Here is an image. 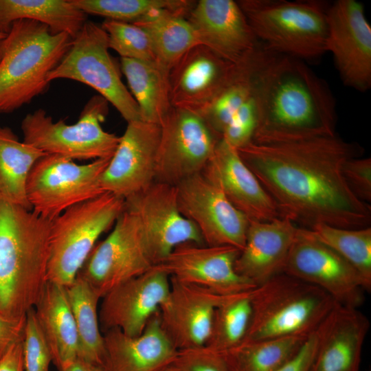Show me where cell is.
<instances>
[{
	"instance_id": "6da1fadb",
	"label": "cell",
	"mask_w": 371,
	"mask_h": 371,
	"mask_svg": "<svg viewBox=\"0 0 371 371\" xmlns=\"http://www.w3.org/2000/svg\"><path fill=\"white\" fill-rule=\"evenodd\" d=\"M237 151L283 216L304 228L368 227L371 207L348 186L344 164L359 146L335 134L252 139Z\"/></svg>"
},
{
	"instance_id": "7a4b0ae2",
	"label": "cell",
	"mask_w": 371,
	"mask_h": 371,
	"mask_svg": "<svg viewBox=\"0 0 371 371\" xmlns=\"http://www.w3.org/2000/svg\"><path fill=\"white\" fill-rule=\"evenodd\" d=\"M254 95L253 137L335 134V101L326 82L303 60L276 54L260 72Z\"/></svg>"
},
{
	"instance_id": "3957f363",
	"label": "cell",
	"mask_w": 371,
	"mask_h": 371,
	"mask_svg": "<svg viewBox=\"0 0 371 371\" xmlns=\"http://www.w3.org/2000/svg\"><path fill=\"white\" fill-rule=\"evenodd\" d=\"M51 221L0 199V314L26 317L47 282Z\"/></svg>"
},
{
	"instance_id": "277c9868",
	"label": "cell",
	"mask_w": 371,
	"mask_h": 371,
	"mask_svg": "<svg viewBox=\"0 0 371 371\" xmlns=\"http://www.w3.org/2000/svg\"><path fill=\"white\" fill-rule=\"evenodd\" d=\"M72 41L69 34H54L38 21H14L0 43V113L18 109L45 93L49 74Z\"/></svg>"
},
{
	"instance_id": "5b68a950",
	"label": "cell",
	"mask_w": 371,
	"mask_h": 371,
	"mask_svg": "<svg viewBox=\"0 0 371 371\" xmlns=\"http://www.w3.org/2000/svg\"><path fill=\"white\" fill-rule=\"evenodd\" d=\"M249 297L251 319L244 341L308 337L336 303L319 288L284 273L257 285Z\"/></svg>"
},
{
	"instance_id": "8992f818",
	"label": "cell",
	"mask_w": 371,
	"mask_h": 371,
	"mask_svg": "<svg viewBox=\"0 0 371 371\" xmlns=\"http://www.w3.org/2000/svg\"><path fill=\"white\" fill-rule=\"evenodd\" d=\"M237 2L258 41L271 51L302 60L326 52L329 3L320 0Z\"/></svg>"
},
{
	"instance_id": "52a82bcc",
	"label": "cell",
	"mask_w": 371,
	"mask_h": 371,
	"mask_svg": "<svg viewBox=\"0 0 371 371\" xmlns=\"http://www.w3.org/2000/svg\"><path fill=\"white\" fill-rule=\"evenodd\" d=\"M124 199L105 192L74 205L51 221L47 281L67 286L124 208Z\"/></svg>"
},
{
	"instance_id": "ba28073f",
	"label": "cell",
	"mask_w": 371,
	"mask_h": 371,
	"mask_svg": "<svg viewBox=\"0 0 371 371\" xmlns=\"http://www.w3.org/2000/svg\"><path fill=\"white\" fill-rule=\"evenodd\" d=\"M108 104L101 95L93 96L73 124H67L63 119L54 122L45 110L38 109L22 120L23 142L48 155L72 160L111 158L121 137L102 127L108 114Z\"/></svg>"
},
{
	"instance_id": "9c48e42d",
	"label": "cell",
	"mask_w": 371,
	"mask_h": 371,
	"mask_svg": "<svg viewBox=\"0 0 371 371\" xmlns=\"http://www.w3.org/2000/svg\"><path fill=\"white\" fill-rule=\"evenodd\" d=\"M109 49L108 36L101 25L87 21L47 80L69 79L85 84L111 103L127 123L142 121L138 105L122 82Z\"/></svg>"
},
{
	"instance_id": "30bf717a",
	"label": "cell",
	"mask_w": 371,
	"mask_h": 371,
	"mask_svg": "<svg viewBox=\"0 0 371 371\" xmlns=\"http://www.w3.org/2000/svg\"><path fill=\"white\" fill-rule=\"evenodd\" d=\"M111 158L80 165L58 155L42 157L32 168L27 183L32 211L52 221L69 207L105 192L101 177Z\"/></svg>"
},
{
	"instance_id": "8fae6325",
	"label": "cell",
	"mask_w": 371,
	"mask_h": 371,
	"mask_svg": "<svg viewBox=\"0 0 371 371\" xmlns=\"http://www.w3.org/2000/svg\"><path fill=\"white\" fill-rule=\"evenodd\" d=\"M154 266L141 222L124 207L111 232L95 245L76 276L102 299L115 286Z\"/></svg>"
},
{
	"instance_id": "7c38bea8",
	"label": "cell",
	"mask_w": 371,
	"mask_h": 371,
	"mask_svg": "<svg viewBox=\"0 0 371 371\" xmlns=\"http://www.w3.org/2000/svg\"><path fill=\"white\" fill-rule=\"evenodd\" d=\"M221 139L198 113L172 107L161 126L155 181L176 186L201 172Z\"/></svg>"
},
{
	"instance_id": "4fadbf2b",
	"label": "cell",
	"mask_w": 371,
	"mask_h": 371,
	"mask_svg": "<svg viewBox=\"0 0 371 371\" xmlns=\"http://www.w3.org/2000/svg\"><path fill=\"white\" fill-rule=\"evenodd\" d=\"M283 273L319 288L336 303L352 308L362 305L365 292L371 289L348 261L304 227L298 229Z\"/></svg>"
},
{
	"instance_id": "5bb4252c",
	"label": "cell",
	"mask_w": 371,
	"mask_h": 371,
	"mask_svg": "<svg viewBox=\"0 0 371 371\" xmlns=\"http://www.w3.org/2000/svg\"><path fill=\"white\" fill-rule=\"evenodd\" d=\"M175 187L180 212L197 227L205 245L244 248L249 220L218 186L200 172Z\"/></svg>"
},
{
	"instance_id": "9a60e30c",
	"label": "cell",
	"mask_w": 371,
	"mask_h": 371,
	"mask_svg": "<svg viewBox=\"0 0 371 371\" xmlns=\"http://www.w3.org/2000/svg\"><path fill=\"white\" fill-rule=\"evenodd\" d=\"M326 52H330L344 83L357 91L371 86V26L356 0H338L327 10Z\"/></svg>"
},
{
	"instance_id": "2e32d148",
	"label": "cell",
	"mask_w": 371,
	"mask_h": 371,
	"mask_svg": "<svg viewBox=\"0 0 371 371\" xmlns=\"http://www.w3.org/2000/svg\"><path fill=\"white\" fill-rule=\"evenodd\" d=\"M124 201L141 222L155 265L181 244H204L197 227L180 212L175 186L154 181Z\"/></svg>"
},
{
	"instance_id": "e0dca14e",
	"label": "cell",
	"mask_w": 371,
	"mask_h": 371,
	"mask_svg": "<svg viewBox=\"0 0 371 371\" xmlns=\"http://www.w3.org/2000/svg\"><path fill=\"white\" fill-rule=\"evenodd\" d=\"M240 252L232 246L186 243L177 246L155 266L180 282L205 287L221 295H234L256 286L235 270Z\"/></svg>"
},
{
	"instance_id": "ac0fdd59",
	"label": "cell",
	"mask_w": 371,
	"mask_h": 371,
	"mask_svg": "<svg viewBox=\"0 0 371 371\" xmlns=\"http://www.w3.org/2000/svg\"><path fill=\"white\" fill-rule=\"evenodd\" d=\"M170 287V276L155 266L115 286L103 296L98 309L102 333L117 328L129 336L140 335L159 312Z\"/></svg>"
},
{
	"instance_id": "d6986e66",
	"label": "cell",
	"mask_w": 371,
	"mask_h": 371,
	"mask_svg": "<svg viewBox=\"0 0 371 371\" xmlns=\"http://www.w3.org/2000/svg\"><path fill=\"white\" fill-rule=\"evenodd\" d=\"M170 280L168 295L159 311L163 331L177 350L204 346L216 309L236 294L221 295L172 278Z\"/></svg>"
},
{
	"instance_id": "ffe728a7",
	"label": "cell",
	"mask_w": 371,
	"mask_h": 371,
	"mask_svg": "<svg viewBox=\"0 0 371 371\" xmlns=\"http://www.w3.org/2000/svg\"><path fill=\"white\" fill-rule=\"evenodd\" d=\"M160 135L159 125L128 122L102 175L103 191L125 200L153 183Z\"/></svg>"
},
{
	"instance_id": "44dd1931",
	"label": "cell",
	"mask_w": 371,
	"mask_h": 371,
	"mask_svg": "<svg viewBox=\"0 0 371 371\" xmlns=\"http://www.w3.org/2000/svg\"><path fill=\"white\" fill-rule=\"evenodd\" d=\"M249 221L267 222L284 217L278 205L240 158L222 138L201 172Z\"/></svg>"
},
{
	"instance_id": "7402d4cb",
	"label": "cell",
	"mask_w": 371,
	"mask_h": 371,
	"mask_svg": "<svg viewBox=\"0 0 371 371\" xmlns=\"http://www.w3.org/2000/svg\"><path fill=\"white\" fill-rule=\"evenodd\" d=\"M235 65L203 45L193 47L170 70L172 106L200 113L227 83Z\"/></svg>"
},
{
	"instance_id": "603a6c76",
	"label": "cell",
	"mask_w": 371,
	"mask_h": 371,
	"mask_svg": "<svg viewBox=\"0 0 371 371\" xmlns=\"http://www.w3.org/2000/svg\"><path fill=\"white\" fill-rule=\"evenodd\" d=\"M187 19L202 45L234 64L259 43L237 1L200 0Z\"/></svg>"
},
{
	"instance_id": "cb8c5ba5",
	"label": "cell",
	"mask_w": 371,
	"mask_h": 371,
	"mask_svg": "<svg viewBox=\"0 0 371 371\" xmlns=\"http://www.w3.org/2000/svg\"><path fill=\"white\" fill-rule=\"evenodd\" d=\"M370 329L358 308L335 303L315 330L317 346L309 371H359Z\"/></svg>"
},
{
	"instance_id": "d4e9b609",
	"label": "cell",
	"mask_w": 371,
	"mask_h": 371,
	"mask_svg": "<svg viewBox=\"0 0 371 371\" xmlns=\"http://www.w3.org/2000/svg\"><path fill=\"white\" fill-rule=\"evenodd\" d=\"M299 227L284 216L267 222L249 221L244 248L234 267L256 286L283 273Z\"/></svg>"
},
{
	"instance_id": "484cf974",
	"label": "cell",
	"mask_w": 371,
	"mask_h": 371,
	"mask_svg": "<svg viewBox=\"0 0 371 371\" xmlns=\"http://www.w3.org/2000/svg\"><path fill=\"white\" fill-rule=\"evenodd\" d=\"M104 371H159L170 366L178 350L163 331L159 312L144 331L129 336L113 328L103 333Z\"/></svg>"
},
{
	"instance_id": "4316f807",
	"label": "cell",
	"mask_w": 371,
	"mask_h": 371,
	"mask_svg": "<svg viewBox=\"0 0 371 371\" xmlns=\"http://www.w3.org/2000/svg\"><path fill=\"white\" fill-rule=\"evenodd\" d=\"M276 53L259 42L239 63L223 87L199 114L217 135L232 115L253 95L258 76Z\"/></svg>"
},
{
	"instance_id": "83f0119b",
	"label": "cell",
	"mask_w": 371,
	"mask_h": 371,
	"mask_svg": "<svg viewBox=\"0 0 371 371\" xmlns=\"http://www.w3.org/2000/svg\"><path fill=\"white\" fill-rule=\"evenodd\" d=\"M35 315L59 371L78 358V339L65 287L47 281Z\"/></svg>"
},
{
	"instance_id": "f1b7e54d",
	"label": "cell",
	"mask_w": 371,
	"mask_h": 371,
	"mask_svg": "<svg viewBox=\"0 0 371 371\" xmlns=\"http://www.w3.org/2000/svg\"><path fill=\"white\" fill-rule=\"evenodd\" d=\"M121 67L142 121L161 126L172 106L170 100V70L155 60L121 58Z\"/></svg>"
},
{
	"instance_id": "f546056e",
	"label": "cell",
	"mask_w": 371,
	"mask_h": 371,
	"mask_svg": "<svg viewBox=\"0 0 371 371\" xmlns=\"http://www.w3.org/2000/svg\"><path fill=\"white\" fill-rule=\"evenodd\" d=\"M87 15L71 0H0V31L8 33L18 20L28 19L49 27L54 34L66 33L73 39Z\"/></svg>"
},
{
	"instance_id": "4dcf8cb0",
	"label": "cell",
	"mask_w": 371,
	"mask_h": 371,
	"mask_svg": "<svg viewBox=\"0 0 371 371\" xmlns=\"http://www.w3.org/2000/svg\"><path fill=\"white\" fill-rule=\"evenodd\" d=\"M179 10L156 11L133 23L148 34L157 61L170 69L193 47L202 45L199 37L185 14Z\"/></svg>"
},
{
	"instance_id": "1f68e13d",
	"label": "cell",
	"mask_w": 371,
	"mask_h": 371,
	"mask_svg": "<svg viewBox=\"0 0 371 371\" xmlns=\"http://www.w3.org/2000/svg\"><path fill=\"white\" fill-rule=\"evenodd\" d=\"M41 150L19 141L7 127H0V199L32 210L27 194L32 168L42 157Z\"/></svg>"
},
{
	"instance_id": "d6a6232c",
	"label": "cell",
	"mask_w": 371,
	"mask_h": 371,
	"mask_svg": "<svg viewBox=\"0 0 371 371\" xmlns=\"http://www.w3.org/2000/svg\"><path fill=\"white\" fill-rule=\"evenodd\" d=\"M65 287L78 335V358L102 367L105 351L98 315L101 299L87 282L78 276Z\"/></svg>"
},
{
	"instance_id": "836d02e7",
	"label": "cell",
	"mask_w": 371,
	"mask_h": 371,
	"mask_svg": "<svg viewBox=\"0 0 371 371\" xmlns=\"http://www.w3.org/2000/svg\"><path fill=\"white\" fill-rule=\"evenodd\" d=\"M306 338L244 341L221 353L230 371H277L298 351Z\"/></svg>"
},
{
	"instance_id": "e575fe53",
	"label": "cell",
	"mask_w": 371,
	"mask_h": 371,
	"mask_svg": "<svg viewBox=\"0 0 371 371\" xmlns=\"http://www.w3.org/2000/svg\"><path fill=\"white\" fill-rule=\"evenodd\" d=\"M249 293L236 294L216 309L206 347L223 352L244 341L251 319Z\"/></svg>"
},
{
	"instance_id": "d590c367",
	"label": "cell",
	"mask_w": 371,
	"mask_h": 371,
	"mask_svg": "<svg viewBox=\"0 0 371 371\" xmlns=\"http://www.w3.org/2000/svg\"><path fill=\"white\" fill-rule=\"evenodd\" d=\"M313 235L348 261L371 289V227L344 229L317 224Z\"/></svg>"
},
{
	"instance_id": "8d00e7d4",
	"label": "cell",
	"mask_w": 371,
	"mask_h": 371,
	"mask_svg": "<svg viewBox=\"0 0 371 371\" xmlns=\"http://www.w3.org/2000/svg\"><path fill=\"white\" fill-rule=\"evenodd\" d=\"M83 12L127 23H135L163 10L189 12L193 1L185 0H71Z\"/></svg>"
},
{
	"instance_id": "74e56055",
	"label": "cell",
	"mask_w": 371,
	"mask_h": 371,
	"mask_svg": "<svg viewBox=\"0 0 371 371\" xmlns=\"http://www.w3.org/2000/svg\"><path fill=\"white\" fill-rule=\"evenodd\" d=\"M101 27L108 36L109 49L115 50L121 58L157 61L151 40L141 27L111 19L104 20Z\"/></svg>"
},
{
	"instance_id": "f35d334b",
	"label": "cell",
	"mask_w": 371,
	"mask_h": 371,
	"mask_svg": "<svg viewBox=\"0 0 371 371\" xmlns=\"http://www.w3.org/2000/svg\"><path fill=\"white\" fill-rule=\"evenodd\" d=\"M23 345L25 371H49L52 355L34 308L26 315Z\"/></svg>"
},
{
	"instance_id": "ab89813d",
	"label": "cell",
	"mask_w": 371,
	"mask_h": 371,
	"mask_svg": "<svg viewBox=\"0 0 371 371\" xmlns=\"http://www.w3.org/2000/svg\"><path fill=\"white\" fill-rule=\"evenodd\" d=\"M257 124L258 111L253 94L232 115L223 132L222 139L236 149L241 148L251 141Z\"/></svg>"
},
{
	"instance_id": "60d3db41",
	"label": "cell",
	"mask_w": 371,
	"mask_h": 371,
	"mask_svg": "<svg viewBox=\"0 0 371 371\" xmlns=\"http://www.w3.org/2000/svg\"><path fill=\"white\" fill-rule=\"evenodd\" d=\"M171 365L176 371H230L221 353L205 346L178 350Z\"/></svg>"
},
{
	"instance_id": "b9f144b4",
	"label": "cell",
	"mask_w": 371,
	"mask_h": 371,
	"mask_svg": "<svg viewBox=\"0 0 371 371\" xmlns=\"http://www.w3.org/2000/svg\"><path fill=\"white\" fill-rule=\"evenodd\" d=\"M344 178L353 193L362 201H371V159L354 157L344 165Z\"/></svg>"
},
{
	"instance_id": "7bdbcfd3",
	"label": "cell",
	"mask_w": 371,
	"mask_h": 371,
	"mask_svg": "<svg viewBox=\"0 0 371 371\" xmlns=\"http://www.w3.org/2000/svg\"><path fill=\"white\" fill-rule=\"evenodd\" d=\"M26 317L14 319L0 314V361L10 348L23 338Z\"/></svg>"
},
{
	"instance_id": "ee69618b",
	"label": "cell",
	"mask_w": 371,
	"mask_h": 371,
	"mask_svg": "<svg viewBox=\"0 0 371 371\" xmlns=\"http://www.w3.org/2000/svg\"><path fill=\"white\" fill-rule=\"evenodd\" d=\"M316 346L315 331L306 338L298 351L277 371H309Z\"/></svg>"
},
{
	"instance_id": "f6af8a7d",
	"label": "cell",
	"mask_w": 371,
	"mask_h": 371,
	"mask_svg": "<svg viewBox=\"0 0 371 371\" xmlns=\"http://www.w3.org/2000/svg\"><path fill=\"white\" fill-rule=\"evenodd\" d=\"M23 338L14 344L0 361V371H25Z\"/></svg>"
},
{
	"instance_id": "bcb514c9",
	"label": "cell",
	"mask_w": 371,
	"mask_h": 371,
	"mask_svg": "<svg viewBox=\"0 0 371 371\" xmlns=\"http://www.w3.org/2000/svg\"><path fill=\"white\" fill-rule=\"evenodd\" d=\"M63 371H104L100 366L90 363L80 358L67 365Z\"/></svg>"
},
{
	"instance_id": "7dc6e473",
	"label": "cell",
	"mask_w": 371,
	"mask_h": 371,
	"mask_svg": "<svg viewBox=\"0 0 371 371\" xmlns=\"http://www.w3.org/2000/svg\"><path fill=\"white\" fill-rule=\"evenodd\" d=\"M159 371H176V370L175 369V368L170 364V366L166 367V368H164L162 369H161Z\"/></svg>"
},
{
	"instance_id": "c3c4849f",
	"label": "cell",
	"mask_w": 371,
	"mask_h": 371,
	"mask_svg": "<svg viewBox=\"0 0 371 371\" xmlns=\"http://www.w3.org/2000/svg\"><path fill=\"white\" fill-rule=\"evenodd\" d=\"M7 34L0 31V43L5 38Z\"/></svg>"
}]
</instances>
